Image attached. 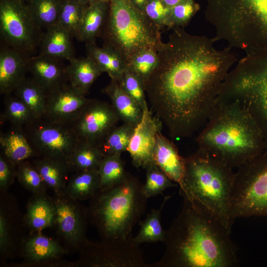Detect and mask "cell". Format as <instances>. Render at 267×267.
Segmentation results:
<instances>
[{"label":"cell","instance_id":"obj_12","mask_svg":"<svg viewBox=\"0 0 267 267\" xmlns=\"http://www.w3.org/2000/svg\"><path fill=\"white\" fill-rule=\"evenodd\" d=\"M119 121L111 103L89 99L69 125L79 142L98 147Z\"/></svg>","mask_w":267,"mask_h":267},{"label":"cell","instance_id":"obj_42","mask_svg":"<svg viewBox=\"0 0 267 267\" xmlns=\"http://www.w3.org/2000/svg\"><path fill=\"white\" fill-rule=\"evenodd\" d=\"M199 9L194 0H186L170 8L168 19V28H184Z\"/></svg>","mask_w":267,"mask_h":267},{"label":"cell","instance_id":"obj_24","mask_svg":"<svg viewBox=\"0 0 267 267\" xmlns=\"http://www.w3.org/2000/svg\"><path fill=\"white\" fill-rule=\"evenodd\" d=\"M109 10V2H95L89 5L75 36L77 40L86 44L95 43L99 37Z\"/></svg>","mask_w":267,"mask_h":267},{"label":"cell","instance_id":"obj_15","mask_svg":"<svg viewBox=\"0 0 267 267\" xmlns=\"http://www.w3.org/2000/svg\"><path fill=\"white\" fill-rule=\"evenodd\" d=\"M163 123L154 116L146 104L140 122L134 128L127 151L136 168L145 169L154 162L153 153L157 134L162 131Z\"/></svg>","mask_w":267,"mask_h":267},{"label":"cell","instance_id":"obj_36","mask_svg":"<svg viewBox=\"0 0 267 267\" xmlns=\"http://www.w3.org/2000/svg\"><path fill=\"white\" fill-rule=\"evenodd\" d=\"M159 61L158 50L146 48L135 53L127 63L128 68L136 75L145 85L155 70Z\"/></svg>","mask_w":267,"mask_h":267},{"label":"cell","instance_id":"obj_16","mask_svg":"<svg viewBox=\"0 0 267 267\" xmlns=\"http://www.w3.org/2000/svg\"><path fill=\"white\" fill-rule=\"evenodd\" d=\"M63 60L39 53L28 61V72L46 92L68 82Z\"/></svg>","mask_w":267,"mask_h":267},{"label":"cell","instance_id":"obj_26","mask_svg":"<svg viewBox=\"0 0 267 267\" xmlns=\"http://www.w3.org/2000/svg\"><path fill=\"white\" fill-rule=\"evenodd\" d=\"M86 51L87 56L96 63L103 73L106 72L111 80H120L127 65L116 51L103 45L99 47L95 43L86 44Z\"/></svg>","mask_w":267,"mask_h":267},{"label":"cell","instance_id":"obj_33","mask_svg":"<svg viewBox=\"0 0 267 267\" xmlns=\"http://www.w3.org/2000/svg\"><path fill=\"white\" fill-rule=\"evenodd\" d=\"M61 0H30L27 4L31 14L42 29L58 23Z\"/></svg>","mask_w":267,"mask_h":267},{"label":"cell","instance_id":"obj_21","mask_svg":"<svg viewBox=\"0 0 267 267\" xmlns=\"http://www.w3.org/2000/svg\"><path fill=\"white\" fill-rule=\"evenodd\" d=\"M74 38L65 29L57 24L45 30L40 44V53L67 60L75 57L72 42Z\"/></svg>","mask_w":267,"mask_h":267},{"label":"cell","instance_id":"obj_2","mask_svg":"<svg viewBox=\"0 0 267 267\" xmlns=\"http://www.w3.org/2000/svg\"><path fill=\"white\" fill-rule=\"evenodd\" d=\"M183 198L181 210L166 230L164 255L149 267L237 266L230 230L199 203Z\"/></svg>","mask_w":267,"mask_h":267},{"label":"cell","instance_id":"obj_34","mask_svg":"<svg viewBox=\"0 0 267 267\" xmlns=\"http://www.w3.org/2000/svg\"><path fill=\"white\" fill-rule=\"evenodd\" d=\"M88 5L79 0H61L57 24L75 37Z\"/></svg>","mask_w":267,"mask_h":267},{"label":"cell","instance_id":"obj_31","mask_svg":"<svg viewBox=\"0 0 267 267\" xmlns=\"http://www.w3.org/2000/svg\"><path fill=\"white\" fill-rule=\"evenodd\" d=\"M99 190L108 189L118 184L126 177L125 162L121 154L104 156L98 168Z\"/></svg>","mask_w":267,"mask_h":267},{"label":"cell","instance_id":"obj_27","mask_svg":"<svg viewBox=\"0 0 267 267\" xmlns=\"http://www.w3.org/2000/svg\"><path fill=\"white\" fill-rule=\"evenodd\" d=\"M99 177L98 170L76 172L65 188L68 196L74 200L91 198L98 191Z\"/></svg>","mask_w":267,"mask_h":267},{"label":"cell","instance_id":"obj_48","mask_svg":"<svg viewBox=\"0 0 267 267\" xmlns=\"http://www.w3.org/2000/svg\"><path fill=\"white\" fill-rule=\"evenodd\" d=\"M99 1L109 2V0H89V4H90L92 3L95 2H99Z\"/></svg>","mask_w":267,"mask_h":267},{"label":"cell","instance_id":"obj_19","mask_svg":"<svg viewBox=\"0 0 267 267\" xmlns=\"http://www.w3.org/2000/svg\"><path fill=\"white\" fill-rule=\"evenodd\" d=\"M102 91L110 98L120 121L135 128L142 119L143 110L124 90L118 81L111 80Z\"/></svg>","mask_w":267,"mask_h":267},{"label":"cell","instance_id":"obj_29","mask_svg":"<svg viewBox=\"0 0 267 267\" xmlns=\"http://www.w3.org/2000/svg\"><path fill=\"white\" fill-rule=\"evenodd\" d=\"M104 157L98 146L87 142H79L67 164L70 170L76 172L98 170Z\"/></svg>","mask_w":267,"mask_h":267},{"label":"cell","instance_id":"obj_22","mask_svg":"<svg viewBox=\"0 0 267 267\" xmlns=\"http://www.w3.org/2000/svg\"><path fill=\"white\" fill-rule=\"evenodd\" d=\"M67 65L68 82L74 87L87 94L95 80L103 72L90 57L72 58Z\"/></svg>","mask_w":267,"mask_h":267},{"label":"cell","instance_id":"obj_47","mask_svg":"<svg viewBox=\"0 0 267 267\" xmlns=\"http://www.w3.org/2000/svg\"><path fill=\"white\" fill-rule=\"evenodd\" d=\"M186 0H161L163 4L169 8H171Z\"/></svg>","mask_w":267,"mask_h":267},{"label":"cell","instance_id":"obj_46","mask_svg":"<svg viewBox=\"0 0 267 267\" xmlns=\"http://www.w3.org/2000/svg\"><path fill=\"white\" fill-rule=\"evenodd\" d=\"M134 5L143 12L144 8L149 0H130Z\"/></svg>","mask_w":267,"mask_h":267},{"label":"cell","instance_id":"obj_40","mask_svg":"<svg viewBox=\"0 0 267 267\" xmlns=\"http://www.w3.org/2000/svg\"><path fill=\"white\" fill-rule=\"evenodd\" d=\"M17 165L16 175L22 185L35 194L44 192L46 185L34 164L25 161Z\"/></svg>","mask_w":267,"mask_h":267},{"label":"cell","instance_id":"obj_17","mask_svg":"<svg viewBox=\"0 0 267 267\" xmlns=\"http://www.w3.org/2000/svg\"><path fill=\"white\" fill-rule=\"evenodd\" d=\"M26 55L6 46L0 51V92L5 95L13 92L26 78L28 61Z\"/></svg>","mask_w":267,"mask_h":267},{"label":"cell","instance_id":"obj_3","mask_svg":"<svg viewBox=\"0 0 267 267\" xmlns=\"http://www.w3.org/2000/svg\"><path fill=\"white\" fill-rule=\"evenodd\" d=\"M199 150L231 168H238L266 150L263 134L238 99L219 94L196 138Z\"/></svg>","mask_w":267,"mask_h":267},{"label":"cell","instance_id":"obj_23","mask_svg":"<svg viewBox=\"0 0 267 267\" xmlns=\"http://www.w3.org/2000/svg\"><path fill=\"white\" fill-rule=\"evenodd\" d=\"M2 154L13 165L37 155L27 139L23 129L12 127L0 136Z\"/></svg>","mask_w":267,"mask_h":267},{"label":"cell","instance_id":"obj_6","mask_svg":"<svg viewBox=\"0 0 267 267\" xmlns=\"http://www.w3.org/2000/svg\"><path fill=\"white\" fill-rule=\"evenodd\" d=\"M89 215L103 240L132 236V230L145 212L147 198L143 184L128 173L118 184L98 190L91 198Z\"/></svg>","mask_w":267,"mask_h":267},{"label":"cell","instance_id":"obj_14","mask_svg":"<svg viewBox=\"0 0 267 267\" xmlns=\"http://www.w3.org/2000/svg\"><path fill=\"white\" fill-rule=\"evenodd\" d=\"M86 95L67 82L47 91L43 117L69 125L89 100Z\"/></svg>","mask_w":267,"mask_h":267},{"label":"cell","instance_id":"obj_11","mask_svg":"<svg viewBox=\"0 0 267 267\" xmlns=\"http://www.w3.org/2000/svg\"><path fill=\"white\" fill-rule=\"evenodd\" d=\"M37 155L59 160L67 163L79 143L69 125L44 117L36 119L23 128Z\"/></svg>","mask_w":267,"mask_h":267},{"label":"cell","instance_id":"obj_44","mask_svg":"<svg viewBox=\"0 0 267 267\" xmlns=\"http://www.w3.org/2000/svg\"><path fill=\"white\" fill-rule=\"evenodd\" d=\"M13 164L1 153L0 155V186L2 189L7 187L11 182L13 175Z\"/></svg>","mask_w":267,"mask_h":267},{"label":"cell","instance_id":"obj_43","mask_svg":"<svg viewBox=\"0 0 267 267\" xmlns=\"http://www.w3.org/2000/svg\"><path fill=\"white\" fill-rule=\"evenodd\" d=\"M170 8L166 6L161 0H149L143 13L147 19L160 30L168 26Z\"/></svg>","mask_w":267,"mask_h":267},{"label":"cell","instance_id":"obj_37","mask_svg":"<svg viewBox=\"0 0 267 267\" xmlns=\"http://www.w3.org/2000/svg\"><path fill=\"white\" fill-rule=\"evenodd\" d=\"M134 129L122 124L112 130L98 146L104 156L122 154L127 151Z\"/></svg>","mask_w":267,"mask_h":267},{"label":"cell","instance_id":"obj_7","mask_svg":"<svg viewBox=\"0 0 267 267\" xmlns=\"http://www.w3.org/2000/svg\"><path fill=\"white\" fill-rule=\"evenodd\" d=\"M103 45L116 51L126 62L140 50H158L163 42L160 30L130 0H109L100 36Z\"/></svg>","mask_w":267,"mask_h":267},{"label":"cell","instance_id":"obj_4","mask_svg":"<svg viewBox=\"0 0 267 267\" xmlns=\"http://www.w3.org/2000/svg\"><path fill=\"white\" fill-rule=\"evenodd\" d=\"M204 14L216 42L246 54L267 50V0H206Z\"/></svg>","mask_w":267,"mask_h":267},{"label":"cell","instance_id":"obj_35","mask_svg":"<svg viewBox=\"0 0 267 267\" xmlns=\"http://www.w3.org/2000/svg\"><path fill=\"white\" fill-rule=\"evenodd\" d=\"M27 220L29 225L35 230L50 226L55 221L54 205L44 198L36 199L28 207Z\"/></svg>","mask_w":267,"mask_h":267},{"label":"cell","instance_id":"obj_41","mask_svg":"<svg viewBox=\"0 0 267 267\" xmlns=\"http://www.w3.org/2000/svg\"><path fill=\"white\" fill-rule=\"evenodd\" d=\"M124 90L143 110L147 104L144 85L140 79L127 66L120 80L118 81Z\"/></svg>","mask_w":267,"mask_h":267},{"label":"cell","instance_id":"obj_25","mask_svg":"<svg viewBox=\"0 0 267 267\" xmlns=\"http://www.w3.org/2000/svg\"><path fill=\"white\" fill-rule=\"evenodd\" d=\"M34 164L42 176L46 186L61 196L65 191L68 172L66 162L46 157H39Z\"/></svg>","mask_w":267,"mask_h":267},{"label":"cell","instance_id":"obj_45","mask_svg":"<svg viewBox=\"0 0 267 267\" xmlns=\"http://www.w3.org/2000/svg\"><path fill=\"white\" fill-rule=\"evenodd\" d=\"M9 245V235L6 220L2 213L0 214V248L5 251Z\"/></svg>","mask_w":267,"mask_h":267},{"label":"cell","instance_id":"obj_13","mask_svg":"<svg viewBox=\"0 0 267 267\" xmlns=\"http://www.w3.org/2000/svg\"><path fill=\"white\" fill-rule=\"evenodd\" d=\"M87 263L93 267H149L133 237L89 243Z\"/></svg>","mask_w":267,"mask_h":267},{"label":"cell","instance_id":"obj_38","mask_svg":"<svg viewBox=\"0 0 267 267\" xmlns=\"http://www.w3.org/2000/svg\"><path fill=\"white\" fill-rule=\"evenodd\" d=\"M3 119L12 127L24 128L36 119L28 106L16 96L5 95Z\"/></svg>","mask_w":267,"mask_h":267},{"label":"cell","instance_id":"obj_32","mask_svg":"<svg viewBox=\"0 0 267 267\" xmlns=\"http://www.w3.org/2000/svg\"><path fill=\"white\" fill-rule=\"evenodd\" d=\"M25 251L26 257L30 260L38 262L56 257L63 252V249L57 242L51 238L37 235L26 241Z\"/></svg>","mask_w":267,"mask_h":267},{"label":"cell","instance_id":"obj_30","mask_svg":"<svg viewBox=\"0 0 267 267\" xmlns=\"http://www.w3.org/2000/svg\"><path fill=\"white\" fill-rule=\"evenodd\" d=\"M165 197L161 206L157 209H152L146 218L140 222V229L134 241L138 244L143 243L164 242L166 230H164L161 223L162 211L165 204L169 198Z\"/></svg>","mask_w":267,"mask_h":267},{"label":"cell","instance_id":"obj_1","mask_svg":"<svg viewBox=\"0 0 267 267\" xmlns=\"http://www.w3.org/2000/svg\"><path fill=\"white\" fill-rule=\"evenodd\" d=\"M214 38L173 28L158 50L157 66L145 85L152 110L173 138H189L201 130L221 87L238 58Z\"/></svg>","mask_w":267,"mask_h":267},{"label":"cell","instance_id":"obj_10","mask_svg":"<svg viewBox=\"0 0 267 267\" xmlns=\"http://www.w3.org/2000/svg\"><path fill=\"white\" fill-rule=\"evenodd\" d=\"M0 33L5 46L28 56L39 46L44 34L27 4L19 0H0Z\"/></svg>","mask_w":267,"mask_h":267},{"label":"cell","instance_id":"obj_28","mask_svg":"<svg viewBox=\"0 0 267 267\" xmlns=\"http://www.w3.org/2000/svg\"><path fill=\"white\" fill-rule=\"evenodd\" d=\"M13 92L28 106L36 119L43 117L47 92L32 77H26Z\"/></svg>","mask_w":267,"mask_h":267},{"label":"cell","instance_id":"obj_51","mask_svg":"<svg viewBox=\"0 0 267 267\" xmlns=\"http://www.w3.org/2000/svg\"></svg>","mask_w":267,"mask_h":267},{"label":"cell","instance_id":"obj_5","mask_svg":"<svg viewBox=\"0 0 267 267\" xmlns=\"http://www.w3.org/2000/svg\"><path fill=\"white\" fill-rule=\"evenodd\" d=\"M185 173L179 193L201 204L231 230L232 168L200 150L184 157Z\"/></svg>","mask_w":267,"mask_h":267},{"label":"cell","instance_id":"obj_8","mask_svg":"<svg viewBox=\"0 0 267 267\" xmlns=\"http://www.w3.org/2000/svg\"><path fill=\"white\" fill-rule=\"evenodd\" d=\"M219 94L244 105L260 128L267 150V50L246 54L237 61Z\"/></svg>","mask_w":267,"mask_h":267},{"label":"cell","instance_id":"obj_49","mask_svg":"<svg viewBox=\"0 0 267 267\" xmlns=\"http://www.w3.org/2000/svg\"><path fill=\"white\" fill-rule=\"evenodd\" d=\"M81 2L85 4H89V0H79Z\"/></svg>","mask_w":267,"mask_h":267},{"label":"cell","instance_id":"obj_20","mask_svg":"<svg viewBox=\"0 0 267 267\" xmlns=\"http://www.w3.org/2000/svg\"><path fill=\"white\" fill-rule=\"evenodd\" d=\"M55 221L60 234L70 243L76 244L81 241L83 223L79 210L64 199H58L53 205Z\"/></svg>","mask_w":267,"mask_h":267},{"label":"cell","instance_id":"obj_18","mask_svg":"<svg viewBox=\"0 0 267 267\" xmlns=\"http://www.w3.org/2000/svg\"><path fill=\"white\" fill-rule=\"evenodd\" d=\"M154 162L168 177L179 185L185 173L184 158L180 155L176 145L159 132L153 153Z\"/></svg>","mask_w":267,"mask_h":267},{"label":"cell","instance_id":"obj_50","mask_svg":"<svg viewBox=\"0 0 267 267\" xmlns=\"http://www.w3.org/2000/svg\"><path fill=\"white\" fill-rule=\"evenodd\" d=\"M19 0L26 4H27L29 1V0Z\"/></svg>","mask_w":267,"mask_h":267},{"label":"cell","instance_id":"obj_9","mask_svg":"<svg viewBox=\"0 0 267 267\" xmlns=\"http://www.w3.org/2000/svg\"><path fill=\"white\" fill-rule=\"evenodd\" d=\"M232 220L267 216V151L237 168L231 193Z\"/></svg>","mask_w":267,"mask_h":267},{"label":"cell","instance_id":"obj_39","mask_svg":"<svg viewBox=\"0 0 267 267\" xmlns=\"http://www.w3.org/2000/svg\"><path fill=\"white\" fill-rule=\"evenodd\" d=\"M145 169L146 181L143 184V191L147 198L162 193L168 188L177 186L154 162L147 165Z\"/></svg>","mask_w":267,"mask_h":267}]
</instances>
